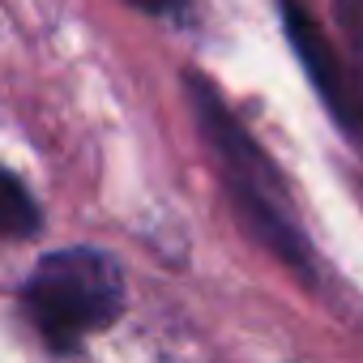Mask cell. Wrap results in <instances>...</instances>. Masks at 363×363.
Listing matches in <instances>:
<instances>
[{
    "mask_svg": "<svg viewBox=\"0 0 363 363\" xmlns=\"http://www.w3.org/2000/svg\"><path fill=\"white\" fill-rule=\"evenodd\" d=\"M282 26L291 48L299 52L303 73L312 77L316 94L325 99V107L333 111V120L346 133H363V86L354 82V73H346V65L333 56L325 30L316 26V18L299 5V0H282Z\"/></svg>",
    "mask_w": 363,
    "mask_h": 363,
    "instance_id": "3",
    "label": "cell"
},
{
    "mask_svg": "<svg viewBox=\"0 0 363 363\" xmlns=\"http://www.w3.org/2000/svg\"><path fill=\"white\" fill-rule=\"evenodd\" d=\"M184 90H189L193 116L201 124V137L210 141V150H214V158L223 167L227 193H231L244 227L265 248H274L286 265H295L299 274H312V252H308V240H303V231H299V223L291 214V197H286V184H282L278 167L240 128L231 107L218 99V90L201 73H184Z\"/></svg>",
    "mask_w": 363,
    "mask_h": 363,
    "instance_id": "1",
    "label": "cell"
},
{
    "mask_svg": "<svg viewBox=\"0 0 363 363\" xmlns=\"http://www.w3.org/2000/svg\"><path fill=\"white\" fill-rule=\"evenodd\" d=\"M337 22L350 39V56H354V82L363 86V0H337Z\"/></svg>",
    "mask_w": 363,
    "mask_h": 363,
    "instance_id": "5",
    "label": "cell"
},
{
    "mask_svg": "<svg viewBox=\"0 0 363 363\" xmlns=\"http://www.w3.org/2000/svg\"><path fill=\"white\" fill-rule=\"evenodd\" d=\"M128 5L150 18H184L189 13V0H128Z\"/></svg>",
    "mask_w": 363,
    "mask_h": 363,
    "instance_id": "6",
    "label": "cell"
},
{
    "mask_svg": "<svg viewBox=\"0 0 363 363\" xmlns=\"http://www.w3.org/2000/svg\"><path fill=\"white\" fill-rule=\"evenodd\" d=\"M26 308L43 337L60 350L94 329H107L124 308V274L99 248H65L35 265Z\"/></svg>",
    "mask_w": 363,
    "mask_h": 363,
    "instance_id": "2",
    "label": "cell"
},
{
    "mask_svg": "<svg viewBox=\"0 0 363 363\" xmlns=\"http://www.w3.org/2000/svg\"><path fill=\"white\" fill-rule=\"evenodd\" d=\"M39 231V206L26 193L18 175L0 171V235H35Z\"/></svg>",
    "mask_w": 363,
    "mask_h": 363,
    "instance_id": "4",
    "label": "cell"
}]
</instances>
